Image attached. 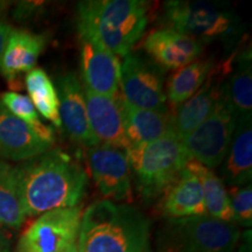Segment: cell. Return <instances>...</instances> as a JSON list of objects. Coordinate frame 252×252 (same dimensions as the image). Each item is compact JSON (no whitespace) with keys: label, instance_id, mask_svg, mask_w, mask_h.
I'll return each mask as SVG.
<instances>
[{"label":"cell","instance_id":"cell-4","mask_svg":"<svg viewBox=\"0 0 252 252\" xmlns=\"http://www.w3.org/2000/svg\"><path fill=\"white\" fill-rule=\"evenodd\" d=\"M125 153L135 188L146 202L161 196L190 160L174 126L153 143L130 147Z\"/></svg>","mask_w":252,"mask_h":252},{"label":"cell","instance_id":"cell-26","mask_svg":"<svg viewBox=\"0 0 252 252\" xmlns=\"http://www.w3.org/2000/svg\"><path fill=\"white\" fill-rule=\"evenodd\" d=\"M0 103L7 109L14 117H17L31 126L43 140L54 144L55 135L52 127L43 124L40 121L33 103L27 96L14 93V91H7L0 96Z\"/></svg>","mask_w":252,"mask_h":252},{"label":"cell","instance_id":"cell-18","mask_svg":"<svg viewBox=\"0 0 252 252\" xmlns=\"http://www.w3.org/2000/svg\"><path fill=\"white\" fill-rule=\"evenodd\" d=\"M224 186L243 187L252 179V116L238 117L229 151L220 163Z\"/></svg>","mask_w":252,"mask_h":252},{"label":"cell","instance_id":"cell-10","mask_svg":"<svg viewBox=\"0 0 252 252\" xmlns=\"http://www.w3.org/2000/svg\"><path fill=\"white\" fill-rule=\"evenodd\" d=\"M88 161L94 181L105 200H131V169L125 151L98 144L88 149Z\"/></svg>","mask_w":252,"mask_h":252},{"label":"cell","instance_id":"cell-23","mask_svg":"<svg viewBox=\"0 0 252 252\" xmlns=\"http://www.w3.org/2000/svg\"><path fill=\"white\" fill-rule=\"evenodd\" d=\"M26 89L31 102L40 115L52 123L55 127L61 128L62 123L60 118V103L56 88L43 69L34 68L27 72Z\"/></svg>","mask_w":252,"mask_h":252},{"label":"cell","instance_id":"cell-29","mask_svg":"<svg viewBox=\"0 0 252 252\" xmlns=\"http://www.w3.org/2000/svg\"><path fill=\"white\" fill-rule=\"evenodd\" d=\"M11 236L4 226L0 225V252H11Z\"/></svg>","mask_w":252,"mask_h":252},{"label":"cell","instance_id":"cell-12","mask_svg":"<svg viewBox=\"0 0 252 252\" xmlns=\"http://www.w3.org/2000/svg\"><path fill=\"white\" fill-rule=\"evenodd\" d=\"M55 88L59 96L60 118L68 137L88 149L100 144L90 128L84 89L77 75L74 71L60 75L56 78Z\"/></svg>","mask_w":252,"mask_h":252},{"label":"cell","instance_id":"cell-27","mask_svg":"<svg viewBox=\"0 0 252 252\" xmlns=\"http://www.w3.org/2000/svg\"><path fill=\"white\" fill-rule=\"evenodd\" d=\"M230 207H231L234 223L244 228H251L252 224V186L230 188Z\"/></svg>","mask_w":252,"mask_h":252},{"label":"cell","instance_id":"cell-1","mask_svg":"<svg viewBox=\"0 0 252 252\" xmlns=\"http://www.w3.org/2000/svg\"><path fill=\"white\" fill-rule=\"evenodd\" d=\"M18 196L26 217L80 204L88 175L68 153L55 149L14 166Z\"/></svg>","mask_w":252,"mask_h":252},{"label":"cell","instance_id":"cell-24","mask_svg":"<svg viewBox=\"0 0 252 252\" xmlns=\"http://www.w3.org/2000/svg\"><path fill=\"white\" fill-rule=\"evenodd\" d=\"M26 219L18 196L14 166L0 159V225L18 230Z\"/></svg>","mask_w":252,"mask_h":252},{"label":"cell","instance_id":"cell-28","mask_svg":"<svg viewBox=\"0 0 252 252\" xmlns=\"http://www.w3.org/2000/svg\"><path fill=\"white\" fill-rule=\"evenodd\" d=\"M12 31H13V28L11 27V25L0 19V68H1L2 56H4L6 45H7L8 37L11 35Z\"/></svg>","mask_w":252,"mask_h":252},{"label":"cell","instance_id":"cell-6","mask_svg":"<svg viewBox=\"0 0 252 252\" xmlns=\"http://www.w3.org/2000/svg\"><path fill=\"white\" fill-rule=\"evenodd\" d=\"M163 11L168 28L201 43L226 39L238 30L237 17L220 4L171 0L163 4Z\"/></svg>","mask_w":252,"mask_h":252},{"label":"cell","instance_id":"cell-21","mask_svg":"<svg viewBox=\"0 0 252 252\" xmlns=\"http://www.w3.org/2000/svg\"><path fill=\"white\" fill-rule=\"evenodd\" d=\"M215 68L212 59L196 60L178 70L167 82L166 98L173 106H179L200 90Z\"/></svg>","mask_w":252,"mask_h":252},{"label":"cell","instance_id":"cell-31","mask_svg":"<svg viewBox=\"0 0 252 252\" xmlns=\"http://www.w3.org/2000/svg\"><path fill=\"white\" fill-rule=\"evenodd\" d=\"M65 252H80V251H78L77 244H76V245H74V247H71L70 249H69V250H67Z\"/></svg>","mask_w":252,"mask_h":252},{"label":"cell","instance_id":"cell-8","mask_svg":"<svg viewBox=\"0 0 252 252\" xmlns=\"http://www.w3.org/2000/svg\"><path fill=\"white\" fill-rule=\"evenodd\" d=\"M81 217L80 206L42 214L24 230L17 252H65L77 244Z\"/></svg>","mask_w":252,"mask_h":252},{"label":"cell","instance_id":"cell-22","mask_svg":"<svg viewBox=\"0 0 252 252\" xmlns=\"http://www.w3.org/2000/svg\"><path fill=\"white\" fill-rule=\"evenodd\" d=\"M188 165L200 178L207 215L223 222L234 223L229 193L220 176L195 160H189Z\"/></svg>","mask_w":252,"mask_h":252},{"label":"cell","instance_id":"cell-15","mask_svg":"<svg viewBox=\"0 0 252 252\" xmlns=\"http://www.w3.org/2000/svg\"><path fill=\"white\" fill-rule=\"evenodd\" d=\"M159 210L166 219H184L206 214L202 185L188 162L179 178L161 195Z\"/></svg>","mask_w":252,"mask_h":252},{"label":"cell","instance_id":"cell-25","mask_svg":"<svg viewBox=\"0 0 252 252\" xmlns=\"http://www.w3.org/2000/svg\"><path fill=\"white\" fill-rule=\"evenodd\" d=\"M223 94L238 115L252 116V76L250 53L237 60V68L223 83Z\"/></svg>","mask_w":252,"mask_h":252},{"label":"cell","instance_id":"cell-7","mask_svg":"<svg viewBox=\"0 0 252 252\" xmlns=\"http://www.w3.org/2000/svg\"><path fill=\"white\" fill-rule=\"evenodd\" d=\"M237 121L238 115L222 89L210 115L182 143L189 158L209 169L220 166L229 151Z\"/></svg>","mask_w":252,"mask_h":252},{"label":"cell","instance_id":"cell-9","mask_svg":"<svg viewBox=\"0 0 252 252\" xmlns=\"http://www.w3.org/2000/svg\"><path fill=\"white\" fill-rule=\"evenodd\" d=\"M163 72L151 60L137 54H127L121 64V96L134 108L167 112Z\"/></svg>","mask_w":252,"mask_h":252},{"label":"cell","instance_id":"cell-17","mask_svg":"<svg viewBox=\"0 0 252 252\" xmlns=\"http://www.w3.org/2000/svg\"><path fill=\"white\" fill-rule=\"evenodd\" d=\"M116 99L121 109L127 149L153 143L173 127V116L169 111L134 108L123 99L121 94H117Z\"/></svg>","mask_w":252,"mask_h":252},{"label":"cell","instance_id":"cell-13","mask_svg":"<svg viewBox=\"0 0 252 252\" xmlns=\"http://www.w3.org/2000/svg\"><path fill=\"white\" fill-rule=\"evenodd\" d=\"M143 48L162 70H178L196 61L204 45L197 40L179 33L172 28L152 31L145 37Z\"/></svg>","mask_w":252,"mask_h":252},{"label":"cell","instance_id":"cell-14","mask_svg":"<svg viewBox=\"0 0 252 252\" xmlns=\"http://www.w3.org/2000/svg\"><path fill=\"white\" fill-rule=\"evenodd\" d=\"M31 126L14 117L0 103V159L24 162L52 150Z\"/></svg>","mask_w":252,"mask_h":252},{"label":"cell","instance_id":"cell-2","mask_svg":"<svg viewBox=\"0 0 252 252\" xmlns=\"http://www.w3.org/2000/svg\"><path fill=\"white\" fill-rule=\"evenodd\" d=\"M150 220L130 204L100 200L82 214L80 252H150Z\"/></svg>","mask_w":252,"mask_h":252},{"label":"cell","instance_id":"cell-5","mask_svg":"<svg viewBox=\"0 0 252 252\" xmlns=\"http://www.w3.org/2000/svg\"><path fill=\"white\" fill-rule=\"evenodd\" d=\"M241 232L235 223L207 214L167 219L157 231V252H235Z\"/></svg>","mask_w":252,"mask_h":252},{"label":"cell","instance_id":"cell-11","mask_svg":"<svg viewBox=\"0 0 252 252\" xmlns=\"http://www.w3.org/2000/svg\"><path fill=\"white\" fill-rule=\"evenodd\" d=\"M80 36V68L84 90L103 96L118 94L121 63L117 56L99 41Z\"/></svg>","mask_w":252,"mask_h":252},{"label":"cell","instance_id":"cell-3","mask_svg":"<svg viewBox=\"0 0 252 252\" xmlns=\"http://www.w3.org/2000/svg\"><path fill=\"white\" fill-rule=\"evenodd\" d=\"M147 25L140 0H86L77 5L78 35L99 41L116 56L130 54Z\"/></svg>","mask_w":252,"mask_h":252},{"label":"cell","instance_id":"cell-20","mask_svg":"<svg viewBox=\"0 0 252 252\" xmlns=\"http://www.w3.org/2000/svg\"><path fill=\"white\" fill-rule=\"evenodd\" d=\"M47 45L45 34H34L24 30H13L8 37L0 72L8 83L30 72Z\"/></svg>","mask_w":252,"mask_h":252},{"label":"cell","instance_id":"cell-19","mask_svg":"<svg viewBox=\"0 0 252 252\" xmlns=\"http://www.w3.org/2000/svg\"><path fill=\"white\" fill-rule=\"evenodd\" d=\"M215 69L214 68L200 90L179 105L176 115L173 116L175 134L182 143L206 121L222 94L223 82L220 81V77L217 80L214 78Z\"/></svg>","mask_w":252,"mask_h":252},{"label":"cell","instance_id":"cell-32","mask_svg":"<svg viewBox=\"0 0 252 252\" xmlns=\"http://www.w3.org/2000/svg\"><path fill=\"white\" fill-rule=\"evenodd\" d=\"M5 5H6L5 1H0V9H1L2 7H5Z\"/></svg>","mask_w":252,"mask_h":252},{"label":"cell","instance_id":"cell-16","mask_svg":"<svg viewBox=\"0 0 252 252\" xmlns=\"http://www.w3.org/2000/svg\"><path fill=\"white\" fill-rule=\"evenodd\" d=\"M84 99L90 128L97 140L100 144H108L126 151L127 140L116 97L103 96L84 90Z\"/></svg>","mask_w":252,"mask_h":252},{"label":"cell","instance_id":"cell-30","mask_svg":"<svg viewBox=\"0 0 252 252\" xmlns=\"http://www.w3.org/2000/svg\"><path fill=\"white\" fill-rule=\"evenodd\" d=\"M241 244H239L238 250L236 252H251V230L244 231L243 235L239 238Z\"/></svg>","mask_w":252,"mask_h":252}]
</instances>
